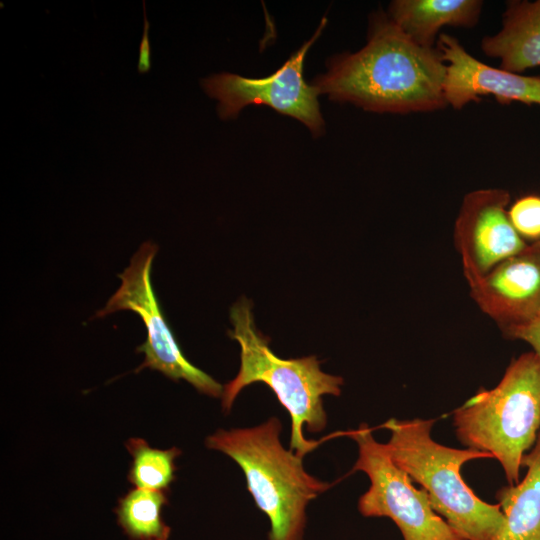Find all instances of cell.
<instances>
[{
  "label": "cell",
  "mask_w": 540,
  "mask_h": 540,
  "mask_svg": "<svg viewBox=\"0 0 540 540\" xmlns=\"http://www.w3.org/2000/svg\"><path fill=\"white\" fill-rule=\"evenodd\" d=\"M446 64L438 48L415 43L385 14L371 21L367 44L329 62L313 86L331 100L373 112H430L447 106Z\"/></svg>",
  "instance_id": "6da1fadb"
},
{
  "label": "cell",
  "mask_w": 540,
  "mask_h": 540,
  "mask_svg": "<svg viewBox=\"0 0 540 540\" xmlns=\"http://www.w3.org/2000/svg\"><path fill=\"white\" fill-rule=\"evenodd\" d=\"M230 319L234 328L228 336L240 346V368L235 378L223 386L222 410L228 414L246 386L266 384L291 418L289 449L303 458L318 446L316 441L305 438L303 427L306 425L312 433L326 428L322 397L339 396L343 378L323 372L315 356L283 359L274 354L269 338L256 329L252 304L246 298L231 307Z\"/></svg>",
  "instance_id": "7a4b0ae2"
},
{
  "label": "cell",
  "mask_w": 540,
  "mask_h": 540,
  "mask_svg": "<svg viewBox=\"0 0 540 540\" xmlns=\"http://www.w3.org/2000/svg\"><path fill=\"white\" fill-rule=\"evenodd\" d=\"M281 430L273 416L254 427L218 429L205 446L241 468L256 506L269 519L268 540H303L306 508L331 484L305 470L303 458L282 445Z\"/></svg>",
  "instance_id": "3957f363"
},
{
  "label": "cell",
  "mask_w": 540,
  "mask_h": 540,
  "mask_svg": "<svg viewBox=\"0 0 540 540\" xmlns=\"http://www.w3.org/2000/svg\"><path fill=\"white\" fill-rule=\"evenodd\" d=\"M435 421L387 420L383 427L390 438L384 447L392 461L427 492L433 509L460 535L467 540H493L504 524V513L498 503L480 499L461 476V467L467 462L492 456L437 443L431 435Z\"/></svg>",
  "instance_id": "277c9868"
},
{
  "label": "cell",
  "mask_w": 540,
  "mask_h": 540,
  "mask_svg": "<svg viewBox=\"0 0 540 540\" xmlns=\"http://www.w3.org/2000/svg\"><path fill=\"white\" fill-rule=\"evenodd\" d=\"M453 426L463 446L490 454L508 484H517L540 432V357L529 351L513 358L494 388L478 390L453 411Z\"/></svg>",
  "instance_id": "5b68a950"
},
{
  "label": "cell",
  "mask_w": 540,
  "mask_h": 540,
  "mask_svg": "<svg viewBox=\"0 0 540 540\" xmlns=\"http://www.w3.org/2000/svg\"><path fill=\"white\" fill-rule=\"evenodd\" d=\"M349 436L358 447L352 472H364L370 480L358 500L361 515L390 518L404 540H467L433 509L427 492L413 485L366 423L350 430Z\"/></svg>",
  "instance_id": "8992f818"
},
{
  "label": "cell",
  "mask_w": 540,
  "mask_h": 540,
  "mask_svg": "<svg viewBox=\"0 0 540 540\" xmlns=\"http://www.w3.org/2000/svg\"><path fill=\"white\" fill-rule=\"evenodd\" d=\"M156 252L157 246L149 241L141 245L130 265L119 274L120 287L95 317L119 310L137 313L146 327L147 339L137 347L136 351L144 353L145 358L134 372L144 368L157 370L173 381H187L202 394L221 398L223 386L184 356L162 314L150 277Z\"/></svg>",
  "instance_id": "52a82bcc"
},
{
  "label": "cell",
  "mask_w": 540,
  "mask_h": 540,
  "mask_svg": "<svg viewBox=\"0 0 540 540\" xmlns=\"http://www.w3.org/2000/svg\"><path fill=\"white\" fill-rule=\"evenodd\" d=\"M326 23L327 20L322 19L312 38L268 77L247 78L223 72L202 79L205 93L218 100L219 117L234 118L250 104H264L301 121L313 135H320L324 130V120L317 99L319 93L313 85L305 82L303 64L306 53Z\"/></svg>",
  "instance_id": "ba28073f"
},
{
  "label": "cell",
  "mask_w": 540,
  "mask_h": 540,
  "mask_svg": "<svg viewBox=\"0 0 540 540\" xmlns=\"http://www.w3.org/2000/svg\"><path fill=\"white\" fill-rule=\"evenodd\" d=\"M509 202V192L500 188L478 189L464 196L455 220L454 244L468 284L528 245L509 220Z\"/></svg>",
  "instance_id": "9c48e42d"
},
{
  "label": "cell",
  "mask_w": 540,
  "mask_h": 540,
  "mask_svg": "<svg viewBox=\"0 0 540 540\" xmlns=\"http://www.w3.org/2000/svg\"><path fill=\"white\" fill-rule=\"evenodd\" d=\"M478 307L510 335L540 319V242L528 244L469 284Z\"/></svg>",
  "instance_id": "30bf717a"
},
{
  "label": "cell",
  "mask_w": 540,
  "mask_h": 540,
  "mask_svg": "<svg viewBox=\"0 0 540 540\" xmlns=\"http://www.w3.org/2000/svg\"><path fill=\"white\" fill-rule=\"evenodd\" d=\"M437 48L447 62L445 100L454 109L479 101L485 95L494 96L502 104L516 101L540 105V76H523L489 66L470 55L448 34L439 35Z\"/></svg>",
  "instance_id": "8fae6325"
},
{
  "label": "cell",
  "mask_w": 540,
  "mask_h": 540,
  "mask_svg": "<svg viewBox=\"0 0 540 540\" xmlns=\"http://www.w3.org/2000/svg\"><path fill=\"white\" fill-rule=\"evenodd\" d=\"M481 48L499 58L500 68L510 72L540 66V0L509 1L501 30L485 36Z\"/></svg>",
  "instance_id": "7c38bea8"
},
{
  "label": "cell",
  "mask_w": 540,
  "mask_h": 540,
  "mask_svg": "<svg viewBox=\"0 0 540 540\" xmlns=\"http://www.w3.org/2000/svg\"><path fill=\"white\" fill-rule=\"evenodd\" d=\"M482 6L479 0H396L390 4L389 18L418 45L435 48L442 27H473Z\"/></svg>",
  "instance_id": "4fadbf2b"
},
{
  "label": "cell",
  "mask_w": 540,
  "mask_h": 540,
  "mask_svg": "<svg viewBox=\"0 0 540 540\" xmlns=\"http://www.w3.org/2000/svg\"><path fill=\"white\" fill-rule=\"evenodd\" d=\"M522 467L524 478L496 493L505 521L493 540H540V432Z\"/></svg>",
  "instance_id": "5bb4252c"
},
{
  "label": "cell",
  "mask_w": 540,
  "mask_h": 540,
  "mask_svg": "<svg viewBox=\"0 0 540 540\" xmlns=\"http://www.w3.org/2000/svg\"><path fill=\"white\" fill-rule=\"evenodd\" d=\"M166 491L130 489L114 509L117 524L130 540H168L171 527L162 517Z\"/></svg>",
  "instance_id": "9a60e30c"
},
{
  "label": "cell",
  "mask_w": 540,
  "mask_h": 540,
  "mask_svg": "<svg viewBox=\"0 0 540 540\" xmlns=\"http://www.w3.org/2000/svg\"><path fill=\"white\" fill-rule=\"evenodd\" d=\"M132 460L128 481L135 488L166 491L175 480V459L182 453L175 446L157 449L143 438L132 437L125 442Z\"/></svg>",
  "instance_id": "2e32d148"
},
{
  "label": "cell",
  "mask_w": 540,
  "mask_h": 540,
  "mask_svg": "<svg viewBox=\"0 0 540 540\" xmlns=\"http://www.w3.org/2000/svg\"><path fill=\"white\" fill-rule=\"evenodd\" d=\"M508 217L524 241L540 242V196L526 195L517 199L509 208Z\"/></svg>",
  "instance_id": "e0dca14e"
},
{
  "label": "cell",
  "mask_w": 540,
  "mask_h": 540,
  "mask_svg": "<svg viewBox=\"0 0 540 540\" xmlns=\"http://www.w3.org/2000/svg\"><path fill=\"white\" fill-rule=\"evenodd\" d=\"M143 6V16H144V28H143V35L139 46V58H138V65L137 69L138 72L143 74L150 71L151 68V47H150V40H149V27L150 23L147 18L146 14V5L145 1L142 2Z\"/></svg>",
  "instance_id": "ac0fdd59"
},
{
  "label": "cell",
  "mask_w": 540,
  "mask_h": 540,
  "mask_svg": "<svg viewBox=\"0 0 540 540\" xmlns=\"http://www.w3.org/2000/svg\"><path fill=\"white\" fill-rule=\"evenodd\" d=\"M508 339L522 340L528 343L540 357V319L532 325L513 332Z\"/></svg>",
  "instance_id": "d6986e66"
}]
</instances>
